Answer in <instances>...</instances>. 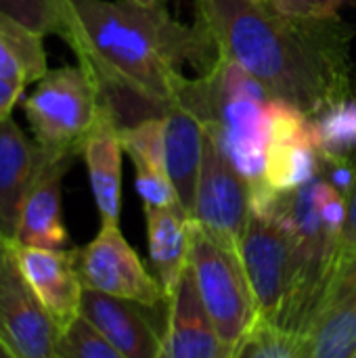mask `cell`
I'll return each instance as SVG.
<instances>
[{"mask_svg":"<svg viewBox=\"0 0 356 358\" xmlns=\"http://www.w3.org/2000/svg\"><path fill=\"white\" fill-rule=\"evenodd\" d=\"M73 159L52 157L27 191L13 243L31 248H67L69 233L63 220V176Z\"/></svg>","mask_w":356,"mask_h":358,"instance_id":"obj_14","label":"cell"},{"mask_svg":"<svg viewBox=\"0 0 356 358\" xmlns=\"http://www.w3.org/2000/svg\"><path fill=\"white\" fill-rule=\"evenodd\" d=\"M0 13L17 19L40 36H61L67 40L71 29L69 0H0Z\"/></svg>","mask_w":356,"mask_h":358,"instance_id":"obj_22","label":"cell"},{"mask_svg":"<svg viewBox=\"0 0 356 358\" xmlns=\"http://www.w3.org/2000/svg\"><path fill=\"white\" fill-rule=\"evenodd\" d=\"M239 258L256 300L258 317L281 323L298 273L292 233L273 220L250 214L239 245Z\"/></svg>","mask_w":356,"mask_h":358,"instance_id":"obj_6","label":"cell"},{"mask_svg":"<svg viewBox=\"0 0 356 358\" xmlns=\"http://www.w3.org/2000/svg\"><path fill=\"white\" fill-rule=\"evenodd\" d=\"M277 10L294 15V17H323L338 13V8H332L323 0H266Z\"/></svg>","mask_w":356,"mask_h":358,"instance_id":"obj_29","label":"cell"},{"mask_svg":"<svg viewBox=\"0 0 356 358\" xmlns=\"http://www.w3.org/2000/svg\"><path fill=\"white\" fill-rule=\"evenodd\" d=\"M0 336L17 358H55L59 329L21 273L13 241L0 239Z\"/></svg>","mask_w":356,"mask_h":358,"instance_id":"obj_9","label":"cell"},{"mask_svg":"<svg viewBox=\"0 0 356 358\" xmlns=\"http://www.w3.org/2000/svg\"><path fill=\"white\" fill-rule=\"evenodd\" d=\"M168 304L162 358H233L201 302L191 264L183 271Z\"/></svg>","mask_w":356,"mask_h":358,"instance_id":"obj_12","label":"cell"},{"mask_svg":"<svg viewBox=\"0 0 356 358\" xmlns=\"http://www.w3.org/2000/svg\"><path fill=\"white\" fill-rule=\"evenodd\" d=\"M355 358H356V357H355Z\"/></svg>","mask_w":356,"mask_h":358,"instance_id":"obj_35","label":"cell"},{"mask_svg":"<svg viewBox=\"0 0 356 358\" xmlns=\"http://www.w3.org/2000/svg\"><path fill=\"white\" fill-rule=\"evenodd\" d=\"M356 296V256L338 273V275H334V279L329 281V285H327V289H325V294H323V298H321V304H319V310H317V315L319 313H323L325 308H329V306H334V304H338V302H342V300H346V298H353ZM317 319V317H315ZM313 319V321H315ZM311 327V325H308Z\"/></svg>","mask_w":356,"mask_h":358,"instance_id":"obj_28","label":"cell"},{"mask_svg":"<svg viewBox=\"0 0 356 358\" xmlns=\"http://www.w3.org/2000/svg\"><path fill=\"white\" fill-rule=\"evenodd\" d=\"M319 153H355L356 99H344L313 117Z\"/></svg>","mask_w":356,"mask_h":358,"instance_id":"obj_23","label":"cell"},{"mask_svg":"<svg viewBox=\"0 0 356 358\" xmlns=\"http://www.w3.org/2000/svg\"><path fill=\"white\" fill-rule=\"evenodd\" d=\"M52 157L15 124L0 120V237L15 239L21 203Z\"/></svg>","mask_w":356,"mask_h":358,"instance_id":"obj_13","label":"cell"},{"mask_svg":"<svg viewBox=\"0 0 356 358\" xmlns=\"http://www.w3.org/2000/svg\"><path fill=\"white\" fill-rule=\"evenodd\" d=\"M13 245L23 277L55 321L57 329H65L80 315L84 292L76 266V248L50 250L17 243Z\"/></svg>","mask_w":356,"mask_h":358,"instance_id":"obj_11","label":"cell"},{"mask_svg":"<svg viewBox=\"0 0 356 358\" xmlns=\"http://www.w3.org/2000/svg\"><path fill=\"white\" fill-rule=\"evenodd\" d=\"M0 358H17L15 357V352H13V348L4 342L2 336H0Z\"/></svg>","mask_w":356,"mask_h":358,"instance_id":"obj_31","label":"cell"},{"mask_svg":"<svg viewBox=\"0 0 356 358\" xmlns=\"http://www.w3.org/2000/svg\"><path fill=\"white\" fill-rule=\"evenodd\" d=\"M164 113L149 115L128 126H120V138L124 153L132 164L149 166L155 170H166V143H164Z\"/></svg>","mask_w":356,"mask_h":358,"instance_id":"obj_24","label":"cell"},{"mask_svg":"<svg viewBox=\"0 0 356 358\" xmlns=\"http://www.w3.org/2000/svg\"><path fill=\"white\" fill-rule=\"evenodd\" d=\"M155 308L84 287L80 315L86 317L122 358H162L164 334L155 329Z\"/></svg>","mask_w":356,"mask_h":358,"instance_id":"obj_10","label":"cell"},{"mask_svg":"<svg viewBox=\"0 0 356 358\" xmlns=\"http://www.w3.org/2000/svg\"><path fill=\"white\" fill-rule=\"evenodd\" d=\"M105 99V96H103ZM122 138L120 120L111 105L103 101L101 113L84 143L82 157L86 162L88 180L101 222L120 224L122 210Z\"/></svg>","mask_w":356,"mask_h":358,"instance_id":"obj_15","label":"cell"},{"mask_svg":"<svg viewBox=\"0 0 356 358\" xmlns=\"http://www.w3.org/2000/svg\"><path fill=\"white\" fill-rule=\"evenodd\" d=\"M166 172L176 189L180 208L193 218L197 185L204 164V122L183 105H170L164 111Z\"/></svg>","mask_w":356,"mask_h":358,"instance_id":"obj_16","label":"cell"},{"mask_svg":"<svg viewBox=\"0 0 356 358\" xmlns=\"http://www.w3.org/2000/svg\"><path fill=\"white\" fill-rule=\"evenodd\" d=\"M23 92H25V88L0 78V120L8 117L13 113L15 105L23 99Z\"/></svg>","mask_w":356,"mask_h":358,"instance_id":"obj_30","label":"cell"},{"mask_svg":"<svg viewBox=\"0 0 356 358\" xmlns=\"http://www.w3.org/2000/svg\"><path fill=\"white\" fill-rule=\"evenodd\" d=\"M138 4H145V6H151V4H162V0H134Z\"/></svg>","mask_w":356,"mask_h":358,"instance_id":"obj_33","label":"cell"},{"mask_svg":"<svg viewBox=\"0 0 356 358\" xmlns=\"http://www.w3.org/2000/svg\"><path fill=\"white\" fill-rule=\"evenodd\" d=\"M149 258L166 298L189 266L191 218L183 208H145Z\"/></svg>","mask_w":356,"mask_h":358,"instance_id":"obj_17","label":"cell"},{"mask_svg":"<svg viewBox=\"0 0 356 358\" xmlns=\"http://www.w3.org/2000/svg\"><path fill=\"white\" fill-rule=\"evenodd\" d=\"M248 218L250 185L206 134L193 220H197L218 245L239 254Z\"/></svg>","mask_w":356,"mask_h":358,"instance_id":"obj_8","label":"cell"},{"mask_svg":"<svg viewBox=\"0 0 356 358\" xmlns=\"http://www.w3.org/2000/svg\"><path fill=\"white\" fill-rule=\"evenodd\" d=\"M69 48L94 76L120 126L134 122V103L159 115L174 103L189 63L206 76L220 61L208 29L176 21L162 4L134 0H69Z\"/></svg>","mask_w":356,"mask_h":358,"instance_id":"obj_1","label":"cell"},{"mask_svg":"<svg viewBox=\"0 0 356 358\" xmlns=\"http://www.w3.org/2000/svg\"><path fill=\"white\" fill-rule=\"evenodd\" d=\"M76 266L82 285L115 298L132 300L151 308L168 302L162 285L147 273L138 254L124 239L120 224L101 222L97 237L76 248Z\"/></svg>","mask_w":356,"mask_h":358,"instance_id":"obj_7","label":"cell"},{"mask_svg":"<svg viewBox=\"0 0 356 358\" xmlns=\"http://www.w3.org/2000/svg\"><path fill=\"white\" fill-rule=\"evenodd\" d=\"M356 357V296L323 313L304 331V358Z\"/></svg>","mask_w":356,"mask_h":358,"instance_id":"obj_19","label":"cell"},{"mask_svg":"<svg viewBox=\"0 0 356 358\" xmlns=\"http://www.w3.org/2000/svg\"><path fill=\"white\" fill-rule=\"evenodd\" d=\"M189 264L201 302L231 355L258 317L256 300L239 254L218 245L197 220L191 218Z\"/></svg>","mask_w":356,"mask_h":358,"instance_id":"obj_5","label":"cell"},{"mask_svg":"<svg viewBox=\"0 0 356 358\" xmlns=\"http://www.w3.org/2000/svg\"><path fill=\"white\" fill-rule=\"evenodd\" d=\"M55 358H122L107 338L82 315H78L55 342Z\"/></svg>","mask_w":356,"mask_h":358,"instance_id":"obj_25","label":"cell"},{"mask_svg":"<svg viewBox=\"0 0 356 358\" xmlns=\"http://www.w3.org/2000/svg\"><path fill=\"white\" fill-rule=\"evenodd\" d=\"M134 185L145 208H180L176 189L166 170H155L141 164H134Z\"/></svg>","mask_w":356,"mask_h":358,"instance_id":"obj_26","label":"cell"},{"mask_svg":"<svg viewBox=\"0 0 356 358\" xmlns=\"http://www.w3.org/2000/svg\"><path fill=\"white\" fill-rule=\"evenodd\" d=\"M233 358H304V336L275 321L256 317L237 344Z\"/></svg>","mask_w":356,"mask_h":358,"instance_id":"obj_21","label":"cell"},{"mask_svg":"<svg viewBox=\"0 0 356 358\" xmlns=\"http://www.w3.org/2000/svg\"><path fill=\"white\" fill-rule=\"evenodd\" d=\"M197 23L220 57L311 117L350 94L355 29L338 15L294 17L266 0H195Z\"/></svg>","mask_w":356,"mask_h":358,"instance_id":"obj_2","label":"cell"},{"mask_svg":"<svg viewBox=\"0 0 356 358\" xmlns=\"http://www.w3.org/2000/svg\"><path fill=\"white\" fill-rule=\"evenodd\" d=\"M103 92L94 76L78 61L48 69L21 99L34 141L57 159H76L101 113Z\"/></svg>","mask_w":356,"mask_h":358,"instance_id":"obj_4","label":"cell"},{"mask_svg":"<svg viewBox=\"0 0 356 358\" xmlns=\"http://www.w3.org/2000/svg\"><path fill=\"white\" fill-rule=\"evenodd\" d=\"M46 71L44 36L0 13V78L27 88Z\"/></svg>","mask_w":356,"mask_h":358,"instance_id":"obj_18","label":"cell"},{"mask_svg":"<svg viewBox=\"0 0 356 358\" xmlns=\"http://www.w3.org/2000/svg\"><path fill=\"white\" fill-rule=\"evenodd\" d=\"M325 4H329L332 8H340L342 4H344V0H323Z\"/></svg>","mask_w":356,"mask_h":358,"instance_id":"obj_32","label":"cell"},{"mask_svg":"<svg viewBox=\"0 0 356 358\" xmlns=\"http://www.w3.org/2000/svg\"><path fill=\"white\" fill-rule=\"evenodd\" d=\"M356 256V185L348 197V214H346V222L344 229L340 233L338 239V248H336V256H334V275H338L353 258ZM332 275V279H334Z\"/></svg>","mask_w":356,"mask_h":358,"instance_id":"obj_27","label":"cell"},{"mask_svg":"<svg viewBox=\"0 0 356 358\" xmlns=\"http://www.w3.org/2000/svg\"><path fill=\"white\" fill-rule=\"evenodd\" d=\"M0 239H2V237H0Z\"/></svg>","mask_w":356,"mask_h":358,"instance_id":"obj_34","label":"cell"},{"mask_svg":"<svg viewBox=\"0 0 356 358\" xmlns=\"http://www.w3.org/2000/svg\"><path fill=\"white\" fill-rule=\"evenodd\" d=\"M269 101L271 94L248 69L220 57L206 76L185 78L172 105L193 111L235 170L248 182H256L264 178Z\"/></svg>","mask_w":356,"mask_h":358,"instance_id":"obj_3","label":"cell"},{"mask_svg":"<svg viewBox=\"0 0 356 358\" xmlns=\"http://www.w3.org/2000/svg\"><path fill=\"white\" fill-rule=\"evenodd\" d=\"M321 174V157L315 145L269 141L264 180L279 191H294Z\"/></svg>","mask_w":356,"mask_h":358,"instance_id":"obj_20","label":"cell"}]
</instances>
